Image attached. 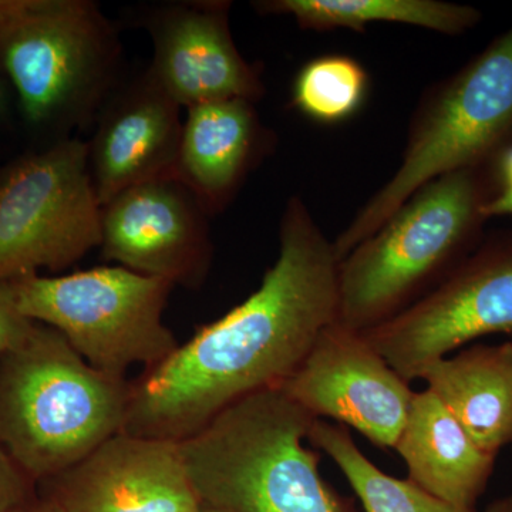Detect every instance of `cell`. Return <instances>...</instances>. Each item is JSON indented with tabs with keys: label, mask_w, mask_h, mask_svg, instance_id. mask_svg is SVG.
<instances>
[{
	"label": "cell",
	"mask_w": 512,
	"mask_h": 512,
	"mask_svg": "<svg viewBox=\"0 0 512 512\" xmlns=\"http://www.w3.org/2000/svg\"><path fill=\"white\" fill-rule=\"evenodd\" d=\"M338 268L333 241L293 195L262 284L131 383L123 431L183 441L238 400L282 386L338 320Z\"/></svg>",
	"instance_id": "1"
},
{
	"label": "cell",
	"mask_w": 512,
	"mask_h": 512,
	"mask_svg": "<svg viewBox=\"0 0 512 512\" xmlns=\"http://www.w3.org/2000/svg\"><path fill=\"white\" fill-rule=\"evenodd\" d=\"M494 194V160L414 192L339 262L338 322L365 332L433 291L480 244Z\"/></svg>",
	"instance_id": "2"
},
{
	"label": "cell",
	"mask_w": 512,
	"mask_h": 512,
	"mask_svg": "<svg viewBox=\"0 0 512 512\" xmlns=\"http://www.w3.org/2000/svg\"><path fill=\"white\" fill-rule=\"evenodd\" d=\"M315 420L281 387L231 404L178 441L198 500L222 512H357L305 446Z\"/></svg>",
	"instance_id": "3"
},
{
	"label": "cell",
	"mask_w": 512,
	"mask_h": 512,
	"mask_svg": "<svg viewBox=\"0 0 512 512\" xmlns=\"http://www.w3.org/2000/svg\"><path fill=\"white\" fill-rule=\"evenodd\" d=\"M131 383L86 362L35 322L0 356V447L28 477L49 480L126 426Z\"/></svg>",
	"instance_id": "4"
},
{
	"label": "cell",
	"mask_w": 512,
	"mask_h": 512,
	"mask_svg": "<svg viewBox=\"0 0 512 512\" xmlns=\"http://www.w3.org/2000/svg\"><path fill=\"white\" fill-rule=\"evenodd\" d=\"M512 143V26L423 93L396 173L333 241L342 261L424 185L494 160Z\"/></svg>",
	"instance_id": "5"
},
{
	"label": "cell",
	"mask_w": 512,
	"mask_h": 512,
	"mask_svg": "<svg viewBox=\"0 0 512 512\" xmlns=\"http://www.w3.org/2000/svg\"><path fill=\"white\" fill-rule=\"evenodd\" d=\"M0 60L26 120L84 130L121 84L123 46L90 0H8Z\"/></svg>",
	"instance_id": "6"
},
{
	"label": "cell",
	"mask_w": 512,
	"mask_h": 512,
	"mask_svg": "<svg viewBox=\"0 0 512 512\" xmlns=\"http://www.w3.org/2000/svg\"><path fill=\"white\" fill-rule=\"evenodd\" d=\"M173 288L120 265L0 284L20 315L56 329L94 369L120 377L134 365H160L180 346L163 320Z\"/></svg>",
	"instance_id": "7"
},
{
	"label": "cell",
	"mask_w": 512,
	"mask_h": 512,
	"mask_svg": "<svg viewBox=\"0 0 512 512\" xmlns=\"http://www.w3.org/2000/svg\"><path fill=\"white\" fill-rule=\"evenodd\" d=\"M101 244L87 143L62 138L0 180V284L69 268Z\"/></svg>",
	"instance_id": "8"
},
{
	"label": "cell",
	"mask_w": 512,
	"mask_h": 512,
	"mask_svg": "<svg viewBox=\"0 0 512 512\" xmlns=\"http://www.w3.org/2000/svg\"><path fill=\"white\" fill-rule=\"evenodd\" d=\"M362 333L409 383L473 340L512 336V228L481 239L423 299Z\"/></svg>",
	"instance_id": "9"
},
{
	"label": "cell",
	"mask_w": 512,
	"mask_h": 512,
	"mask_svg": "<svg viewBox=\"0 0 512 512\" xmlns=\"http://www.w3.org/2000/svg\"><path fill=\"white\" fill-rule=\"evenodd\" d=\"M279 387L315 419L352 427L383 450H394L416 394L362 332L338 320Z\"/></svg>",
	"instance_id": "10"
},
{
	"label": "cell",
	"mask_w": 512,
	"mask_h": 512,
	"mask_svg": "<svg viewBox=\"0 0 512 512\" xmlns=\"http://www.w3.org/2000/svg\"><path fill=\"white\" fill-rule=\"evenodd\" d=\"M208 217L183 181L137 185L101 207L100 249L137 274L197 288L214 252Z\"/></svg>",
	"instance_id": "11"
},
{
	"label": "cell",
	"mask_w": 512,
	"mask_h": 512,
	"mask_svg": "<svg viewBox=\"0 0 512 512\" xmlns=\"http://www.w3.org/2000/svg\"><path fill=\"white\" fill-rule=\"evenodd\" d=\"M229 9V2L200 0L167 3L144 15L154 50L148 72L183 109L211 101L264 99L261 69L239 53Z\"/></svg>",
	"instance_id": "12"
},
{
	"label": "cell",
	"mask_w": 512,
	"mask_h": 512,
	"mask_svg": "<svg viewBox=\"0 0 512 512\" xmlns=\"http://www.w3.org/2000/svg\"><path fill=\"white\" fill-rule=\"evenodd\" d=\"M62 512H197L178 441L121 431L46 480Z\"/></svg>",
	"instance_id": "13"
},
{
	"label": "cell",
	"mask_w": 512,
	"mask_h": 512,
	"mask_svg": "<svg viewBox=\"0 0 512 512\" xmlns=\"http://www.w3.org/2000/svg\"><path fill=\"white\" fill-rule=\"evenodd\" d=\"M181 109L148 69L114 90L87 143L101 207L137 185L180 180Z\"/></svg>",
	"instance_id": "14"
},
{
	"label": "cell",
	"mask_w": 512,
	"mask_h": 512,
	"mask_svg": "<svg viewBox=\"0 0 512 512\" xmlns=\"http://www.w3.org/2000/svg\"><path fill=\"white\" fill-rule=\"evenodd\" d=\"M274 146L255 103L211 101L187 109L180 153V181L208 215L228 207L248 174Z\"/></svg>",
	"instance_id": "15"
},
{
	"label": "cell",
	"mask_w": 512,
	"mask_h": 512,
	"mask_svg": "<svg viewBox=\"0 0 512 512\" xmlns=\"http://www.w3.org/2000/svg\"><path fill=\"white\" fill-rule=\"evenodd\" d=\"M394 450L409 480L448 504L474 511L497 458L474 443L429 389L414 394Z\"/></svg>",
	"instance_id": "16"
},
{
	"label": "cell",
	"mask_w": 512,
	"mask_h": 512,
	"mask_svg": "<svg viewBox=\"0 0 512 512\" xmlns=\"http://www.w3.org/2000/svg\"><path fill=\"white\" fill-rule=\"evenodd\" d=\"M420 379L485 453L512 446V342L457 350Z\"/></svg>",
	"instance_id": "17"
},
{
	"label": "cell",
	"mask_w": 512,
	"mask_h": 512,
	"mask_svg": "<svg viewBox=\"0 0 512 512\" xmlns=\"http://www.w3.org/2000/svg\"><path fill=\"white\" fill-rule=\"evenodd\" d=\"M254 8L264 15L291 16L299 28L313 32H365L372 23H400L457 36L481 20L473 6L441 0H262Z\"/></svg>",
	"instance_id": "18"
},
{
	"label": "cell",
	"mask_w": 512,
	"mask_h": 512,
	"mask_svg": "<svg viewBox=\"0 0 512 512\" xmlns=\"http://www.w3.org/2000/svg\"><path fill=\"white\" fill-rule=\"evenodd\" d=\"M308 440L332 458L366 512H476L434 497L409 478L384 473L363 454L342 424L316 419Z\"/></svg>",
	"instance_id": "19"
},
{
	"label": "cell",
	"mask_w": 512,
	"mask_h": 512,
	"mask_svg": "<svg viewBox=\"0 0 512 512\" xmlns=\"http://www.w3.org/2000/svg\"><path fill=\"white\" fill-rule=\"evenodd\" d=\"M369 73L346 55H325L303 64L292 84V104L306 119L333 126L355 117L369 94Z\"/></svg>",
	"instance_id": "20"
},
{
	"label": "cell",
	"mask_w": 512,
	"mask_h": 512,
	"mask_svg": "<svg viewBox=\"0 0 512 512\" xmlns=\"http://www.w3.org/2000/svg\"><path fill=\"white\" fill-rule=\"evenodd\" d=\"M26 477L0 447V512H12L26 503Z\"/></svg>",
	"instance_id": "21"
},
{
	"label": "cell",
	"mask_w": 512,
	"mask_h": 512,
	"mask_svg": "<svg viewBox=\"0 0 512 512\" xmlns=\"http://www.w3.org/2000/svg\"><path fill=\"white\" fill-rule=\"evenodd\" d=\"M35 322L16 311L15 306L0 292V356L25 342Z\"/></svg>",
	"instance_id": "22"
},
{
	"label": "cell",
	"mask_w": 512,
	"mask_h": 512,
	"mask_svg": "<svg viewBox=\"0 0 512 512\" xmlns=\"http://www.w3.org/2000/svg\"><path fill=\"white\" fill-rule=\"evenodd\" d=\"M12 512H62L59 508L56 507L52 501L40 500L36 501V503H25L20 505V507L15 508Z\"/></svg>",
	"instance_id": "23"
},
{
	"label": "cell",
	"mask_w": 512,
	"mask_h": 512,
	"mask_svg": "<svg viewBox=\"0 0 512 512\" xmlns=\"http://www.w3.org/2000/svg\"><path fill=\"white\" fill-rule=\"evenodd\" d=\"M484 512H512V494L497 498L493 503L488 504Z\"/></svg>",
	"instance_id": "24"
},
{
	"label": "cell",
	"mask_w": 512,
	"mask_h": 512,
	"mask_svg": "<svg viewBox=\"0 0 512 512\" xmlns=\"http://www.w3.org/2000/svg\"><path fill=\"white\" fill-rule=\"evenodd\" d=\"M197 512H222L217 510V508H212L210 505L201 504L200 508H198Z\"/></svg>",
	"instance_id": "25"
},
{
	"label": "cell",
	"mask_w": 512,
	"mask_h": 512,
	"mask_svg": "<svg viewBox=\"0 0 512 512\" xmlns=\"http://www.w3.org/2000/svg\"><path fill=\"white\" fill-rule=\"evenodd\" d=\"M3 109V90L2 86H0V111Z\"/></svg>",
	"instance_id": "26"
}]
</instances>
